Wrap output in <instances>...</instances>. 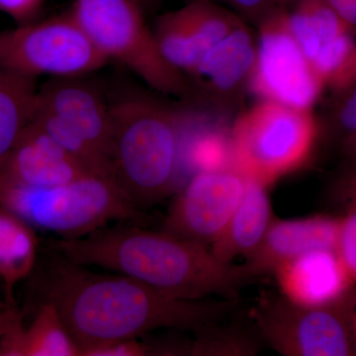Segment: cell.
Segmentation results:
<instances>
[{
  "mask_svg": "<svg viewBox=\"0 0 356 356\" xmlns=\"http://www.w3.org/2000/svg\"><path fill=\"white\" fill-rule=\"evenodd\" d=\"M43 297L57 309L79 356L154 330L196 331L235 305L232 299L175 298L122 274L91 273L57 252L44 273Z\"/></svg>",
  "mask_w": 356,
  "mask_h": 356,
  "instance_id": "cell-1",
  "label": "cell"
},
{
  "mask_svg": "<svg viewBox=\"0 0 356 356\" xmlns=\"http://www.w3.org/2000/svg\"><path fill=\"white\" fill-rule=\"evenodd\" d=\"M50 247L79 266L114 271L178 299L235 300L252 281L242 264H222L209 248L135 225L103 227L81 238H58Z\"/></svg>",
  "mask_w": 356,
  "mask_h": 356,
  "instance_id": "cell-2",
  "label": "cell"
},
{
  "mask_svg": "<svg viewBox=\"0 0 356 356\" xmlns=\"http://www.w3.org/2000/svg\"><path fill=\"white\" fill-rule=\"evenodd\" d=\"M188 113L149 98L111 105V177L136 209L159 203L180 181Z\"/></svg>",
  "mask_w": 356,
  "mask_h": 356,
  "instance_id": "cell-3",
  "label": "cell"
},
{
  "mask_svg": "<svg viewBox=\"0 0 356 356\" xmlns=\"http://www.w3.org/2000/svg\"><path fill=\"white\" fill-rule=\"evenodd\" d=\"M0 205L33 228L60 238H81L112 222L144 220L111 177L95 173L51 187L28 186L0 177Z\"/></svg>",
  "mask_w": 356,
  "mask_h": 356,
  "instance_id": "cell-4",
  "label": "cell"
},
{
  "mask_svg": "<svg viewBox=\"0 0 356 356\" xmlns=\"http://www.w3.org/2000/svg\"><path fill=\"white\" fill-rule=\"evenodd\" d=\"M318 136L311 110L261 100L241 114L229 130L232 165L269 187L308 163Z\"/></svg>",
  "mask_w": 356,
  "mask_h": 356,
  "instance_id": "cell-5",
  "label": "cell"
},
{
  "mask_svg": "<svg viewBox=\"0 0 356 356\" xmlns=\"http://www.w3.org/2000/svg\"><path fill=\"white\" fill-rule=\"evenodd\" d=\"M70 11L107 60L125 65L159 92L191 95L188 79L161 55L138 0H74Z\"/></svg>",
  "mask_w": 356,
  "mask_h": 356,
  "instance_id": "cell-6",
  "label": "cell"
},
{
  "mask_svg": "<svg viewBox=\"0 0 356 356\" xmlns=\"http://www.w3.org/2000/svg\"><path fill=\"white\" fill-rule=\"evenodd\" d=\"M32 123L95 175L111 177V105L79 77H60L38 89Z\"/></svg>",
  "mask_w": 356,
  "mask_h": 356,
  "instance_id": "cell-7",
  "label": "cell"
},
{
  "mask_svg": "<svg viewBox=\"0 0 356 356\" xmlns=\"http://www.w3.org/2000/svg\"><path fill=\"white\" fill-rule=\"evenodd\" d=\"M107 62L70 11L0 32V69L32 79L81 77Z\"/></svg>",
  "mask_w": 356,
  "mask_h": 356,
  "instance_id": "cell-8",
  "label": "cell"
},
{
  "mask_svg": "<svg viewBox=\"0 0 356 356\" xmlns=\"http://www.w3.org/2000/svg\"><path fill=\"white\" fill-rule=\"evenodd\" d=\"M257 334L284 356L355 355L344 299L307 307L282 294L262 293L250 311Z\"/></svg>",
  "mask_w": 356,
  "mask_h": 356,
  "instance_id": "cell-9",
  "label": "cell"
},
{
  "mask_svg": "<svg viewBox=\"0 0 356 356\" xmlns=\"http://www.w3.org/2000/svg\"><path fill=\"white\" fill-rule=\"evenodd\" d=\"M257 25V58L248 89L262 100L311 110L325 86L293 36L289 11L275 6Z\"/></svg>",
  "mask_w": 356,
  "mask_h": 356,
  "instance_id": "cell-10",
  "label": "cell"
},
{
  "mask_svg": "<svg viewBox=\"0 0 356 356\" xmlns=\"http://www.w3.org/2000/svg\"><path fill=\"white\" fill-rule=\"evenodd\" d=\"M247 177L233 166L192 175L170 206L163 231L209 248L242 200Z\"/></svg>",
  "mask_w": 356,
  "mask_h": 356,
  "instance_id": "cell-11",
  "label": "cell"
},
{
  "mask_svg": "<svg viewBox=\"0 0 356 356\" xmlns=\"http://www.w3.org/2000/svg\"><path fill=\"white\" fill-rule=\"evenodd\" d=\"M243 22L215 2L193 0L161 16L154 34L166 62L187 79L204 54Z\"/></svg>",
  "mask_w": 356,
  "mask_h": 356,
  "instance_id": "cell-12",
  "label": "cell"
},
{
  "mask_svg": "<svg viewBox=\"0 0 356 356\" xmlns=\"http://www.w3.org/2000/svg\"><path fill=\"white\" fill-rule=\"evenodd\" d=\"M257 43L243 22L206 51L192 70L198 95L220 111L236 106L248 89Z\"/></svg>",
  "mask_w": 356,
  "mask_h": 356,
  "instance_id": "cell-13",
  "label": "cell"
},
{
  "mask_svg": "<svg viewBox=\"0 0 356 356\" xmlns=\"http://www.w3.org/2000/svg\"><path fill=\"white\" fill-rule=\"evenodd\" d=\"M339 218L316 215L299 219H273L264 240L242 264L254 280L316 250H336Z\"/></svg>",
  "mask_w": 356,
  "mask_h": 356,
  "instance_id": "cell-14",
  "label": "cell"
},
{
  "mask_svg": "<svg viewBox=\"0 0 356 356\" xmlns=\"http://www.w3.org/2000/svg\"><path fill=\"white\" fill-rule=\"evenodd\" d=\"M89 173L92 172L32 122L0 163V177L34 187L69 184Z\"/></svg>",
  "mask_w": 356,
  "mask_h": 356,
  "instance_id": "cell-15",
  "label": "cell"
},
{
  "mask_svg": "<svg viewBox=\"0 0 356 356\" xmlns=\"http://www.w3.org/2000/svg\"><path fill=\"white\" fill-rule=\"evenodd\" d=\"M273 275L283 296L307 307L339 303L356 285L332 250L306 252L278 267Z\"/></svg>",
  "mask_w": 356,
  "mask_h": 356,
  "instance_id": "cell-16",
  "label": "cell"
},
{
  "mask_svg": "<svg viewBox=\"0 0 356 356\" xmlns=\"http://www.w3.org/2000/svg\"><path fill=\"white\" fill-rule=\"evenodd\" d=\"M268 186L247 178L245 193L211 252L222 264L247 257L259 247L273 221Z\"/></svg>",
  "mask_w": 356,
  "mask_h": 356,
  "instance_id": "cell-17",
  "label": "cell"
},
{
  "mask_svg": "<svg viewBox=\"0 0 356 356\" xmlns=\"http://www.w3.org/2000/svg\"><path fill=\"white\" fill-rule=\"evenodd\" d=\"M81 350L70 336L55 306L43 302L31 324L20 318L0 339V356H79Z\"/></svg>",
  "mask_w": 356,
  "mask_h": 356,
  "instance_id": "cell-18",
  "label": "cell"
},
{
  "mask_svg": "<svg viewBox=\"0 0 356 356\" xmlns=\"http://www.w3.org/2000/svg\"><path fill=\"white\" fill-rule=\"evenodd\" d=\"M38 245L36 229L0 205V280L7 301L13 302L14 288L36 266Z\"/></svg>",
  "mask_w": 356,
  "mask_h": 356,
  "instance_id": "cell-19",
  "label": "cell"
},
{
  "mask_svg": "<svg viewBox=\"0 0 356 356\" xmlns=\"http://www.w3.org/2000/svg\"><path fill=\"white\" fill-rule=\"evenodd\" d=\"M36 79L0 69V163L31 123Z\"/></svg>",
  "mask_w": 356,
  "mask_h": 356,
  "instance_id": "cell-20",
  "label": "cell"
},
{
  "mask_svg": "<svg viewBox=\"0 0 356 356\" xmlns=\"http://www.w3.org/2000/svg\"><path fill=\"white\" fill-rule=\"evenodd\" d=\"M289 24L310 64L325 46L353 31L325 0H301L289 13Z\"/></svg>",
  "mask_w": 356,
  "mask_h": 356,
  "instance_id": "cell-21",
  "label": "cell"
},
{
  "mask_svg": "<svg viewBox=\"0 0 356 356\" xmlns=\"http://www.w3.org/2000/svg\"><path fill=\"white\" fill-rule=\"evenodd\" d=\"M311 65L324 86L346 92L356 79V43L350 32L325 46Z\"/></svg>",
  "mask_w": 356,
  "mask_h": 356,
  "instance_id": "cell-22",
  "label": "cell"
},
{
  "mask_svg": "<svg viewBox=\"0 0 356 356\" xmlns=\"http://www.w3.org/2000/svg\"><path fill=\"white\" fill-rule=\"evenodd\" d=\"M194 332L196 337L188 344V355H254L257 351L255 337L241 327H219L216 322Z\"/></svg>",
  "mask_w": 356,
  "mask_h": 356,
  "instance_id": "cell-23",
  "label": "cell"
},
{
  "mask_svg": "<svg viewBox=\"0 0 356 356\" xmlns=\"http://www.w3.org/2000/svg\"><path fill=\"white\" fill-rule=\"evenodd\" d=\"M336 252L356 284V207L339 218Z\"/></svg>",
  "mask_w": 356,
  "mask_h": 356,
  "instance_id": "cell-24",
  "label": "cell"
},
{
  "mask_svg": "<svg viewBox=\"0 0 356 356\" xmlns=\"http://www.w3.org/2000/svg\"><path fill=\"white\" fill-rule=\"evenodd\" d=\"M166 355V346H156L140 341L139 337L123 339L84 353L83 356Z\"/></svg>",
  "mask_w": 356,
  "mask_h": 356,
  "instance_id": "cell-25",
  "label": "cell"
},
{
  "mask_svg": "<svg viewBox=\"0 0 356 356\" xmlns=\"http://www.w3.org/2000/svg\"><path fill=\"white\" fill-rule=\"evenodd\" d=\"M210 1L226 4L243 20L252 21L255 24H259V21L269 11L277 6L276 0H210Z\"/></svg>",
  "mask_w": 356,
  "mask_h": 356,
  "instance_id": "cell-26",
  "label": "cell"
},
{
  "mask_svg": "<svg viewBox=\"0 0 356 356\" xmlns=\"http://www.w3.org/2000/svg\"><path fill=\"white\" fill-rule=\"evenodd\" d=\"M44 0H0V11L10 16L19 24L32 22Z\"/></svg>",
  "mask_w": 356,
  "mask_h": 356,
  "instance_id": "cell-27",
  "label": "cell"
},
{
  "mask_svg": "<svg viewBox=\"0 0 356 356\" xmlns=\"http://www.w3.org/2000/svg\"><path fill=\"white\" fill-rule=\"evenodd\" d=\"M337 106L336 122L346 136L356 131V79Z\"/></svg>",
  "mask_w": 356,
  "mask_h": 356,
  "instance_id": "cell-28",
  "label": "cell"
},
{
  "mask_svg": "<svg viewBox=\"0 0 356 356\" xmlns=\"http://www.w3.org/2000/svg\"><path fill=\"white\" fill-rule=\"evenodd\" d=\"M351 30H356V0H325Z\"/></svg>",
  "mask_w": 356,
  "mask_h": 356,
  "instance_id": "cell-29",
  "label": "cell"
},
{
  "mask_svg": "<svg viewBox=\"0 0 356 356\" xmlns=\"http://www.w3.org/2000/svg\"><path fill=\"white\" fill-rule=\"evenodd\" d=\"M339 196L348 205V209L356 207V172L346 178L339 187Z\"/></svg>",
  "mask_w": 356,
  "mask_h": 356,
  "instance_id": "cell-30",
  "label": "cell"
},
{
  "mask_svg": "<svg viewBox=\"0 0 356 356\" xmlns=\"http://www.w3.org/2000/svg\"><path fill=\"white\" fill-rule=\"evenodd\" d=\"M346 314L350 322L351 334H353V343H355L356 355V285L344 298Z\"/></svg>",
  "mask_w": 356,
  "mask_h": 356,
  "instance_id": "cell-31",
  "label": "cell"
},
{
  "mask_svg": "<svg viewBox=\"0 0 356 356\" xmlns=\"http://www.w3.org/2000/svg\"><path fill=\"white\" fill-rule=\"evenodd\" d=\"M22 318V314L16 308H8L0 311V339L3 337L18 321Z\"/></svg>",
  "mask_w": 356,
  "mask_h": 356,
  "instance_id": "cell-32",
  "label": "cell"
},
{
  "mask_svg": "<svg viewBox=\"0 0 356 356\" xmlns=\"http://www.w3.org/2000/svg\"><path fill=\"white\" fill-rule=\"evenodd\" d=\"M344 149L353 161H356V131L346 136Z\"/></svg>",
  "mask_w": 356,
  "mask_h": 356,
  "instance_id": "cell-33",
  "label": "cell"
},
{
  "mask_svg": "<svg viewBox=\"0 0 356 356\" xmlns=\"http://www.w3.org/2000/svg\"><path fill=\"white\" fill-rule=\"evenodd\" d=\"M140 2V6L145 9V11L151 10L154 7L158 6L161 0H138Z\"/></svg>",
  "mask_w": 356,
  "mask_h": 356,
  "instance_id": "cell-34",
  "label": "cell"
},
{
  "mask_svg": "<svg viewBox=\"0 0 356 356\" xmlns=\"http://www.w3.org/2000/svg\"><path fill=\"white\" fill-rule=\"evenodd\" d=\"M301 0H276V4L278 6L283 7V8H288V7H294L298 4Z\"/></svg>",
  "mask_w": 356,
  "mask_h": 356,
  "instance_id": "cell-35",
  "label": "cell"
}]
</instances>
